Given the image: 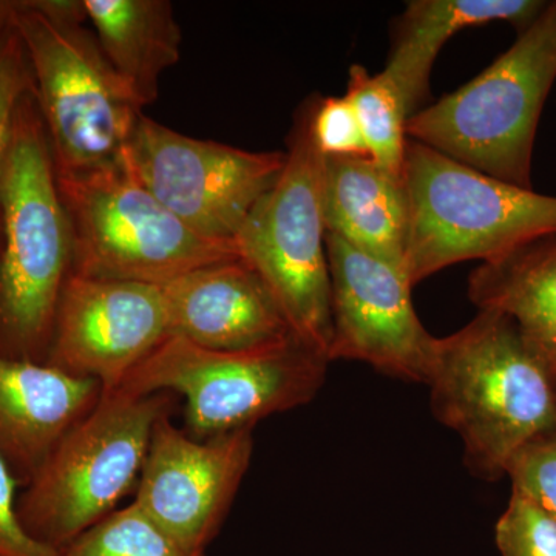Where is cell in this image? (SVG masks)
<instances>
[{
	"mask_svg": "<svg viewBox=\"0 0 556 556\" xmlns=\"http://www.w3.org/2000/svg\"><path fill=\"white\" fill-rule=\"evenodd\" d=\"M431 409L464 444L475 477H506L519 450L556 428V369L510 317L492 311L437 339Z\"/></svg>",
	"mask_w": 556,
	"mask_h": 556,
	"instance_id": "1",
	"label": "cell"
},
{
	"mask_svg": "<svg viewBox=\"0 0 556 556\" xmlns=\"http://www.w3.org/2000/svg\"><path fill=\"white\" fill-rule=\"evenodd\" d=\"M87 22L83 0L11 2L10 25L31 68L58 175L123 163L144 109Z\"/></svg>",
	"mask_w": 556,
	"mask_h": 556,
	"instance_id": "2",
	"label": "cell"
},
{
	"mask_svg": "<svg viewBox=\"0 0 556 556\" xmlns=\"http://www.w3.org/2000/svg\"><path fill=\"white\" fill-rule=\"evenodd\" d=\"M0 353L40 362L72 274L73 241L49 135L28 94L0 175Z\"/></svg>",
	"mask_w": 556,
	"mask_h": 556,
	"instance_id": "3",
	"label": "cell"
},
{
	"mask_svg": "<svg viewBox=\"0 0 556 556\" xmlns=\"http://www.w3.org/2000/svg\"><path fill=\"white\" fill-rule=\"evenodd\" d=\"M556 80V0L514 46L407 121V137L519 188L533 189L538 123Z\"/></svg>",
	"mask_w": 556,
	"mask_h": 556,
	"instance_id": "4",
	"label": "cell"
},
{
	"mask_svg": "<svg viewBox=\"0 0 556 556\" xmlns=\"http://www.w3.org/2000/svg\"><path fill=\"white\" fill-rule=\"evenodd\" d=\"M404 182L409 283L467 260L489 262L556 233V197L519 188L408 139Z\"/></svg>",
	"mask_w": 556,
	"mask_h": 556,
	"instance_id": "5",
	"label": "cell"
},
{
	"mask_svg": "<svg viewBox=\"0 0 556 556\" xmlns=\"http://www.w3.org/2000/svg\"><path fill=\"white\" fill-rule=\"evenodd\" d=\"M170 413L166 393L115 390L61 439L17 500L28 535L64 552L137 489L156 424Z\"/></svg>",
	"mask_w": 556,
	"mask_h": 556,
	"instance_id": "6",
	"label": "cell"
},
{
	"mask_svg": "<svg viewBox=\"0 0 556 556\" xmlns=\"http://www.w3.org/2000/svg\"><path fill=\"white\" fill-rule=\"evenodd\" d=\"M328 364L325 354L295 336L249 351L206 350L170 336L118 390L137 396L179 394L186 431L208 439L309 404L324 386Z\"/></svg>",
	"mask_w": 556,
	"mask_h": 556,
	"instance_id": "7",
	"label": "cell"
},
{
	"mask_svg": "<svg viewBox=\"0 0 556 556\" xmlns=\"http://www.w3.org/2000/svg\"><path fill=\"white\" fill-rule=\"evenodd\" d=\"M313 102L300 108L280 178L258 200L236 237L241 260L257 270L292 331L329 358L331 278ZM331 362V361H329Z\"/></svg>",
	"mask_w": 556,
	"mask_h": 556,
	"instance_id": "8",
	"label": "cell"
},
{
	"mask_svg": "<svg viewBox=\"0 0 556 556\" xmlns=\"http://www.w3.org/2000/svg\"><path fill=\"white\" fill-rule=\"evenodd\" d=\"M58 182L72 228V273L79 276L164 285L241 258L236 243L204 239L172 214L124 160L90 174L58 175Z\"/></svg>",
	"mask_w": 556,
	"mask_h": 556,
	"instance_id": "9",
	"label": "cell"
},
{
	"mask_svg": "<svg viewBox=\"0 0 556 556\" xmlns=\"http://www.w3.org/2000/svg\"><path fill=\"white\" fill-rule=\"evenodd\" d=\"M287 152H249L188 135L142 115L124 164L201 237L236 243L258 200L280 178Z\"/></svg>",
	"mask_w": 556,
	"mask_h": 556,
	"instance_id": "10",
	"label": "cell"
},
{
	"mask_svg": "<svg viewBox=\"0 0 556 556\" xmlns=\"http://www.w3.org/2000/svg\"><path fill=\"white\" fill-rule=\"evenodd\" d=\"M332 338L329 361H358L408 382L428 383L437 339L413 306L404 270L327 232Z\"/></svg>",
	"mask_w": 556,
	"mask_h": 556,
	"instance_id": "11",
	"label": "cell"
},
{
	"mask_svg": "<svg viewBox=\"0 0 556 556\" xmlns=\"http://www.w3.org/2000/svg\"><path fill=\"white\" fill-rule=\"evenodd\" d=\"M252 431L197 439L167 413L150 439L134 503L189 554L204 556L251 464Z\"/></svg>",
	"mask_w": 556,
	"mask_h": 556,
	"instance_id": "12",
	"label": "cell"
},
{
	"mask_svg": "<svg viewBox=\"0 0 556 556\" xmlns=\"http://www.w3.org/2000/svg\"><path fill=\"white\" fill-rule=\"evenodd\" d=\"M170 338L161 285L70 274L62 291L47 364L118 390Z\"/></svg>",
	"mask_w": 556,
	"mask_h": 556,
	"instance_id": "13",
	"label": "cell"
},
{
	"mask_svg": "<svg viewBox=\"0 0 556 556\" xmlns=\"http://www.w3.org/2000/svg\"><path fill=\"white\" fill-rule=\"evenodd\" d=\"M161 288L170 336L193 345L249 351L277 345L295 336L268 285L244 260L190 270Z\"/></svg>",
	"mask_w": 556,
	"mask_h": 556,
	"instance_id": "14",
	"label": "cell"
},
{
	"mask_svg": "<svg viewBox=\"0 0 556 556\" xmlns=\"http://www.w3.org/2000/svg\"><path fill=\"white\" fill-rule=\"evenodd\" d=\"M102 396L97 380L0 353V456L27 484Z\"/></svg>",
	"mask_w": 556,
	"mask_h": 556,
	"instance_id": "15",
	"label": "cell"
},
{
	"mask_svg": "<svg viewBox=\"0 0 556 556\" xmlns=\"http://www.w3.org/2000/svg\"><path fill=\"white\" fill-rule=\"evenodd\" d=\"M321 195L328 233L404 270L408 239L404 177L382 169L369 156H324Z\"/></svg>",
	"mask_w": 556,
	"mask_h": 556,
	"instance_id": "16",
	"label": "cell"
},
{
	"mask_svg": "<svg viewBox=\"0 0 556 556\" xmlns=\"http://www.w3.org/2000/svg\"><path fill=\"white\" fill-rule=\"evenodd\" d=\"M543 0H415L394 28L393 47L383 73L397 87L408 115L426 100L439 51L457 31L507 22L518 35L546 9Z\"/></svg>",
	"mask_w": 556,
	"mask_h": 556,
	"instance_id": "17",
	"label": "cell"
},
{
	"mask_svg": "<svg viewBox=\"0 0 556 556\" xmlns=\"http://www.w3.org/2000/svg\"><path fill=\"white\" fill-rule=\"evenodd\" d=\"M468 299L478 311L510 317L556 369V233L482 263L468 277Z\"/></svg>",
	"mask_w": 556,
	"mask_h": 556,
	"instance_id": "18",
	"label": "cell"
},
{
	"mask_svg": "<svg viewBox=\"0 0 556 556\" xmlns=\"http://www.w3.org/2000/svg\"><path fill=\"white\" fill-rule=\"evenodd\" d=\"M102 51L142 108L181 58L182 33L167 0H83Z\"/></svg>",
	"mask_w": 556,
	"mask_h": 556,
	"instance_id": "19",
	"label": "cell"
},
{
	"mask_svg": "<svg viewBox=\"0 0 556 556\" xmlns=\"http://www.w3.org/2000/svg\"><path fill=\"white\" fill-rule=\"evenodd\" d=\"M345 97L356 110L369 159L390 174L404 177L409 115L397 87L383 72L369 75L362 65H353Z\"/></svg>",
	"mask_w": 556,
	"mask_h": 556,
	"instance_id": "20",
	"label": "cell"
},
{
	"mask_svg": "<svg viewBox=\"0 0 556 556\" xmlns=\"http://www.w3.org/2000/svg\"><path fill=\"white\" fill-rule=\"evenodd\" d=\"M65 556H195L131 503L83 533Z\"/></svg>",
	"mask_w": 556,
	"mask_h": 556,
	"instance_id": "21",
	"label": "cell"
},
{
	"mask_svg": "<svg viewBox=\"0 0 556 556\" xmlns=\"http://www.w3.org/2000/svg\"><path fill=\"white\" fill-rule=\"evenodd\" d=\"M495 540L501 556H556V519L511 490L496 522Z\"/></svg>",
	"mask_w": 556,
	"mask_h": 556,
	"instance_id": "22",
	"label": "cell"
},
{
	"mask_svg": "<svg viewBox=\"0 0 556 556\" xmlns=\"http://www.w3.org/2000/svg\"><path fill=\"white\" fill-rule=\"evenodd\" d=\"M511 490L556 519V428L525 445L508 463Z\"/></svg>",
	"mask_w": 556,
	"mask_h": 556,
	"instance_id": "23",
	"label": "cell"
},
{
	"mask_svg": "<svg viewBox=\"0 0 556 556\" xmlns=\"http://www.w3.org/2000/svg\"><path fill=\"white\" fill-rule=\"evenodd\" d=\"M313 137L325 159L369 156L356 110L343 97H314Z\"/></svg>",
	"mask_w": 556,
	"mask_h": 556,
	"instance_id": "24",
	"label": "cell"
},
{
	"mask_svg": "<svg viewBox=\"0 0 556 556\" xmlns=\"http://www.w3.org/2000/svg\"><path fill=\"white\" fill-rule=\"evenodd\" d=\"M16 31L9 27L0 35V175L13 137L17 109L28 91L31 73Z\"/></svg>",
	"mask_w": 556,
	"mask_h": 556,
	"instance_id": "25",
	"label": "cell"
},
{
	"mask_svg": "<svg viewBox=\"0 0 556 556\" xmlns=\"http://www.w3.org/2000/svg\"><path fill=\"white\" fill-rule=\"evenodd\" d=\"M17 484L20 481L0 456V556H65L64 552L33 540L22 526L17 514Z\"/></svg>",
	"mask_w": 556,
	"mask_h": 556,
	"instance_id": "26",
	"label": "cell"
},
{
	"mask_svg": "<svg viewBox=\"0 0 556 556\" xmlns=\"http://www.w3.org/2000/svg\"><path fill=\"white\" fill-rule=\"evenodd\" d=\"M11 2H0V31L3 25H9L10 22Z\"/></svg>",
	"mask_w": 556,
	"mask_h": 556,
	"instance_id": "27",
	"label": "cell"
}]
</instances>
